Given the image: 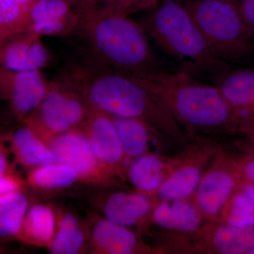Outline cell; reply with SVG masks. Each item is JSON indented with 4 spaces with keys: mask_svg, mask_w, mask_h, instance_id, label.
I'll list each match as a JSON object with an SVG mask.
<instances>
[{
    "mask_svg": "<svg viewBox=\"0 0 254 254\" xmlns=\"http://www.w3.org/2000/svg\"><path fill=\"white\" fill-rule=\"evenodd\" d=\"M61 80L78 92L88 106L110 115L140 119L186 145V133L168 107L128 73L91 58L71 64Z\"/></svg>",
    "mask_w": 254,
    "mask_h": 254,
    "instance_id": "cell-1",
    "label": "cell"
},
{
    "mask_svg": "<svg viewBox=\"0 0 254 254\" xmlns=\"http://www.w3.org/2000/svg\"><path fill=\"white\" fill-rule=\"evenodd\" d=\"M166 105L189 136L195 132L237 128L235 114L218 87L197 81L190 73L156 68L127 73Z\"/></svg>",
    "mask_w": 254,
    "mask_h": 254,
    "instance_id": "cell-2",
    "label": "cell"
},
{
    "mask_svg": "<svg viewBox=\"0 0 254 254\" xmlns=\"http://www.w3.org/2000/svg\"><path fill=\"white\" fill-rule=\"evenodd\" d=\"M80 15L78 31L93 60L126 73L159 68L143 24L103 5Z\"/></svg>",
    "mask_w": 254,
    "mask_h": 254,
    "instance_id": "cell-3",
    "label": "cell"
},
{
    "mask_svg": "<svg viewBox=\"0 0 254 254\" xmlns=\"http://www.w3.org/2000/svg\"><path fill=\"white\" fill-rule=\"evenodd\" d=\"M143 26L165 51L190 68L220 74L228 64L215 58L185 1L160 0Z\"/></svg>",
    "mask_w": 254,
    "mask_h": 254,
    "instance_id": "cell-4",
    "label": "cell"
},
{
    "mask_svg": "<svg viewBox=\"0 0 254 254\" xmlns=\"http://www.w3.org/2000/svg\"><path fill=\"white\" fill-rule=\"evenodd\" d=\"M215 58L224 63L247 60L254 40L241 15L238 4L221 0H185Z\"/></svg>",
    "mask_w": 254,
    "mask_h": 254,
    "instance_id": "cell-5",
    "label": "cell"
},
{
    "mask_svg": "<svg viewBox=\"0 0 254 254\" xmlns=\"http://www.w3.org/2000/svg\"><path fill=\"white\" fill-rule=\"evenodd\" d=\"M88 110L74 88L61 79L51 81L44 99L23 124L46 143L56 135L81 126Z\"/></svg>",
    "mask_w": 254,
    "mask_h": 254,
    "instance_id": "cell-6",
    "label": "cell"
},
{
    "mask_svg": "<svg viewBox=\"0 0 254 254\" xmlns=\"http://www.w3.org/2000/svg\"><path fill=\"white\" fill-rule=\"evenodd\" d=\"M236 162L218 150L191 195L205 222H221L230 200L242 188Z\"/></svg>",
    "mask_w": 254,
    "mask_h": 254,
    "instance_id": "cell-7",
    "label": "cell"
},
{
    "mask_svg": "<svg viewBox=\"0 0 254 254\" xmlns=\"http://www.w3.org/2000/svg\"><path fill=\"white\" fill-rule=\"evenodd\" d=\"M46 144L54 156L55 163L74 169L79 182L106 185L115 178L97 158L82 126L53 136Z\"/></svg>",
    "mask_w": 254,
    "mask_h": 254,
    "instance_id": "cell-8",
    "label": "cell"
},
{
    "mask_svg": "<svg viewBox=\"0 0 254 254\" xmlns=\"http://www.w3.org/2000/svg\"><path fill=\"white\" fill-rule=\"evenodd\" d=\"M50 81L41 70H14L0 67V95L13 115L24 121L38 108L49 90Z\"/></svg>",
    "mask_w": 254,
    "mask_h": 254,
    "instance_id": "cell-9",
    "label": "cell"
},
{
    "mask_svg": "<svg viewBox=\"0 0 254 254\" xmlns=\"http://www.w3.org/2000/svg\"><path fill=\"white\" fill-rule=\"evenodd\" d=\"M218 150L215 145L211 144L190 147L180 156L176 168L157 190L154 196L157 203L191 196L204 173L205 167Z\"/></svg>",
    "mask_w": 254,
    "mask_h": 254,
    "instance_id": "cell-10",
    "label": "cell"
},
{
    "mask_svg": "<svg viewBox=\"0 0 254 254\" xmlns=\"http://www.w3.org/2000/svg\"><path fill=\"white\" fill-rule=\"evenodd\" d=\"M81 126L100 163L114 177L123 179L125 155L110 115L89 106Z\"/></svg>",
    "mask_w": 254,
    "mask_h": 254,
    "instance_id": "cell-11",
    "label": "cell"
},
{
    "mask_svg": "<svg viewBox=\"0 0 254 254\" xmlns=\"http://www.w3.org/2000/svg\"><path fill=\"white\" fill-rule=\"evenodd\" d=\"M190 239L193 242L188 251L193 253L250 254L254 249V227L205 222Z\"/></svg>",
    "mask_w": 254,
    "mask_h": 254,
    "instance_id": "cell-12",
    "label": "cell"
},
{
    "mask_svg": "<svg viewBox=\"0 0 254 254\" xmlns=\"http://www.w3.org/2000/svg\"><path fill=\"white\" fill-rule=\"evenodd\" d=\"M80 21L81 15L71 0H39L26 30L41 37L67 36L78 31Z\"/></svg>",
    "mask_w": 254,
    "mask_h": 254,
    "instance_id": "cell-13",
    "label": "cell"
},
{
    "mask_svg": "<svg viewBox=\"0 0 254 254\" xmlns=\"http://www.w3.org/2000/svg\"><path fill=\"white\" fill-rule=\"evenodd\" d=\"M52 59L42 37L27 30L0 43L1 67L6 69L41 70L50 64Z\"/></svg>",
    "mask_w": 254,
    "mask_h": 254,
    "instance_id": "cell-14",
    "label": "cell"
},
{
    "mask_svg": "<svg viewBox=\"0 0 254 254\" xmlns=\"http://www.w3.org/2000/svg\"><path fill=\"white\" fill-rule=\"evenodd\" d=\"M90 240L94 254H158L162 252L145 245L128 227L105 218L98 219L93 224Z\"/></svg>",
    "mask_w": 254,
    "mask_h": 254,
    "instance_id": "cell-15",
    "label": "cell"
},
{
    "mask_svg": "<svg viewBox=\"0 0 254 254\" xmlns=\"http://www.w3.org/2000/svg\"><path fill=\"white\" fill-rule=\"evenodd\" d=\"M215 86L235 114L238 125L254 119V69L228 68L217 76Z\"/></svg>",
    "mask_w": 254,
    "mask_h": 254,
    "instance_id": "cell-16",
    "label": "cell"
},
{
    "mask_svg": "<svg viewBox=\"0 0 254 254\" xmlns=\"http://www.w3.org/2000/svg\"><path fill=\"white\" fill-rule=\"evenodd\" d=\"M157 200L136 190L111 193L103 204L105 218L125 227L140 226L150 220Z\"/></svg>",
    "mask_w": 254,
    "mask_h": 254,
    "instance_id": "cell-17",
    "label": "cell"
},
{
    "mask_svg": "<svg viewBox=\"0 0 254 254\" xmlns=\"http://www.w3.org/2000/svg\"><path fill=\"white\" fill-rule=\"evenodd\" d=\"M150 220L160 228L186 236H192L205 222L192 196L158 202Z\"/></svg>",
    "mask_w": 254,
    "mask_h": 254,
    "instance_id": "cell-18",
    "label": "cell"
},
{
    "mask_svg": "<svg viewBox=\"0 0 254 254\" xmlns=\"http://www.w3.org/2000/svg\"><path fill=\"white\" fill-rule=\"evenodd\" d=\"M180 158H167L150 152L131 162L127 171L128 180L137 190L154 197L176 168Z\"/></svg>",
    "mask_w": 254,
    "mask_h": 254,
    "instance_id": "cell-19",
    "label": "cell"
},
{
    "mask_svg": "<svg viewBox=\"0 0 254 254\" xmlns=\"http://www.w3.org/2000/svg\"><path fill=\"white\" fill-rule=\"evenodd\" d=\"M110 117L123 145L125 162L127 160L132 162L150 153L149 143L155 139V135L163 134L150 124L140 119L116 115H110Z\"/></svg>",
    "mask_w": 254,
    "mask_h": 254,
    "instance_id": "cell-20",
    "label": "cell"
},
{
    "mask_svg": "<svg viewBox=\"0 0 254 254\" xmlns=\"http://www.w3.org/2000/svg\"><path fill=\"white\" fill-rule=\"evenodd\" d=\"M56 223L50 207L33 205L28 210L17 238L28 245L49 249L56 235Z\"/></svg>",
    "mask_w": 254,
    "mask_h": 254,
    "instance_id": "cell-21",
    "label": "cell"
},
{
    "mask_svg": "<svg viewBox=\"0 0 254 254\" xmlns=\"http://www.w3.org/2000/svg\"><path fill=\"white\" fill-rule=\"evenodd\" d=\"M11 149L17 163L28 170L55 163L54 156L46 143L26 125L14 132Z\"/></svg>",
    "mask_w": 254,
    "mask_h": 254,
    "instance_id": "cell-22",
    "label": "cell"
},
{
    "mask_svg": "<svg viewBox=\"0 0 254 254\" xmlns=\"http://www.w3.org/2000/svg\"><path fill=\"white\" fill-rule=\"evenodd\" d=\"M27 182L36 190H59L72 186L79 182V177L71 167L55 162L31 170Z\"/></svg>",
    "mask_w": 254,
    "mask_h": 254,
    "instance_id": "cell-23",
    "label": "cell"
},
{
    "mask_svg": "<svg viewBox=\"0 0 254 254\" xmlns=\"http://www.w3.org/2000/svg\"><path fill=\"white\" fill-rule=\"evenodd\" d=\"M39 0H0V43L26 31L32 9Z\"/></svg>",
    "mask_w": 254,
    "mask_h": 254,
    "instance_id": "cell-24",
    "label": "cell"
},
{
    "mask_svg": "<svg viewBox=\"0 0 254 254\" xmlns=\"http://www.w3.org/2000/svg\"><path fill=\"white\" fill-rule=\"evenodd\" d=\"M57 231L50 252L54 254H75L81 250L86 237L74 215L64 213L58 218Z\"/></svg>",
    "mask_w": 254,
    "mask_h": 254,
    "instance_id": "cell-25",
    "label": "cell"
},
{
    "mask_svg": "<svg viewBox=\"0 0 254 254\" xmlns=\"http://www.w3.org/2000/svg\"><path fill=\"white\" fill-rule=\"evenodd\" d=\"M28 202L21 192L0 196V234L18 237L27 213Z\"/></svg>",
    "mask_w": 254,
    "mask_h": 254,
    "instance_id": "cell-26",
    "label": "cell"
},
{
    "mask_svg": "<svg viewBox=\"0 0 254 254\" xmlns=\"http://www.w3.org/2000/svg\"><path fill=\"white\" fill-rule=\"evenodd\" d=\"M221 222L237 227H254V207L242 188L227 205Z\"/></svg>",
    "mask_w": 254,
    "mask_h": 254,
    "instance_id": "cell-27",
    "label": "cell"
},
{
    "mask_svg": "<svg viewBox=\"0 0 254 254\" xmlns=\"http://www.w3.org/2000/svg\"><path fill=\"white\" fill-rule=\"evenodd\" d=\"M160 0H123L116 11L120 14L130 16L139 11L150 10Z\"/></svg>",
    "mask_w": 254,
    "mask_h": 254,
    "instance_id": "cell-28",
    "label": "cell"
},
{
    "mask_svg": "<svg viewBox=\"0 0 254 254\" xmlns=\"http://www.w3.org/2000/svg\"><path fill=\"white\" fill-rule=\"evenodd\" d=\"M238 6L247 30L254 40V0H241Z\"/></svg>",
    "mask_w": 254,
    "mask_h": 254,
    "instance_id": "cell-29",
    "label": "cell"
},
{
    "mask_svg": "<svg viewBox=\"0 0 254 254\" xmlns=\"http://www.w3.org/2000/svg\"><path fill=\"white\" fill-rule=\"evenodd\" d=\"M22 188V183L14 175L7 173L0 177V195L18 193L21 192Z\"/></svg>",
    "mask_w": 254,
    "mask_h": 254,
    "instance_id": "cell-30",
    "label": "cell"
},
{
    "mask_svg": "<svg viewBox=\"0 0 254 254\" xmlns=\"http://www.w3.org/2000/svg\"><path fill=\"white\" fill-rule=\"evenodd\" d=\"M235 162L241 176L245 177L247 181L254 184V160H249L244 163Z\"/></svg>",
    "mask_w": 254,
    "mask_h": 254,
    "instance_id": "cell-31",
    "label": "cell"
},
{
    "mask_svg": "<svg viewBox=\"0 0 254 254\" xmlns=\"http://www.w3.org/2000/svg\"><path fill=\"white\" fill-rule=\"evenodd\" d=\"M73 2L79 14H83L98 7L100 3L103 2V0H74Z\"/></svg>",
    "mask_w": 254,
    "mask_h": 254,
    "instance_id": "cell-32",
    "label": "cell"
},
{
    "mask_svg": "<svg viewBox=\"0 0 254 254\" xmlns=\"http://www.w3.org/2000/svg\"><path fill=\"white\" fill-rule=\"evenodd\" d=\"M242 189L250 198V201L254 207V184L250 182L242 183Z\"/></svg>",
    "mask_w": 254,
    "mask_h": 254,
    "instance_id": "cell-33",
    "label": "cell"
},
{
    "mask_svg": "<svg viewBox=\"0 0 254 254\" xmlns=\"http://www.w3.org/2000/svg\"><path fill=\"white\" fill-rule=\"evenodd\" d=\"M9 163H8L7 159L3 150H1V155H0V177L6 175L9 173Z\"/></svg>",
    "mask_w": 254,
    "mask_h": 254,
    "instance_id": "cell-34",
    "label": "cell"
},
{
    "mask_svg": "<svg viewBox=\"0 0 254 254\" xmlns=\"http://www.w3.org/2000/svg\"><path fill=\"white\" fill-rule=\"evenodd\" d=\"M123 0H103V6L116 10Z\"/></svg>",
    "mask_w": 254,
    "mask_h": 254,
    "instance_id": "cell-35",
    "label": "cell"
},
{
    "mask_svg": "<svg viewBox=\"0 0 254 254\" xmlns=\"http://www.w3.org/2000/svg\"><path fill=\"white\" fill-rule=\"evenodd\" d=\"M238 128H251L254 132V119L242 122V123L239 124Z\"/></svg>",
    "mask_w": 254,
    "mask_h": 254,
    "instance_id": "cell-36",
    "label": "cell"
},
{
    "mask_svg": "<svg viewBox=\"0 0 254 254\" xmlns=\"http://www.w3.org/2000/svg\"><path fill=\"white\" fill-rule=\"evenodd\" d=\"M221 1H227V2L234 3V4H238L240 2L241 0H221Z\"/></svg>",
    "mask_w": 254,
    "mask_h": 254,
    "instance_id": "cell-37",
    "label": "cell"
},
{
    "mask_svg": "<svg viewBox=\"0 0 254 254\" xmlns=\"http://www.w3.org/2000/svg\"><path fill=\"white\" fill-rule=\"evenodd\" d=\"M250 254H254V249L253 250L251 251Z\"/></svg>",
    "mask_w": 254,
    "mask_h": 254,
    "instance_id": "cell-38",
    "label": "cell"
},
{
    "mask_svg": "<svg viewBox=\"0 0 254 254\" xmlns=\"http://www.w3.org/2000/svg\"><path fill=\"white\" fill-rule=\"evenodd\" d=\"M253 158H254V153H253Z\"/></svg>",
    "mask_w": 254,
    "mask_h": 254,
    "instance_id": "cell-39",
    "label": "cell"
}]
</instances>
